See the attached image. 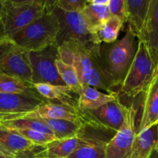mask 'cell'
Returning a JSON list of instances; mask_svg holds the SVG:
<instances>
[{
	"label": "cell",
	"instance_id": "6da1fadb",
	"mask_svg": "<svg viewBox=\"0 0 158 158\" xmlns=\"http://www.w3.org/2000/svg\"><path fill=\"white\" fill-rule=\"evenodd\" d=\"M100 46L75 40L66 42L58 47L59 58L75 69L82 85L116 94L102 63Z\"/></svg>",
	"mask_w": 158,
	"mask_h": 158
},
{
	"label": "cell",
	"instance_id": "7a4b0ae2",
	"mask_svg": "<svg viewBox=\"0 0 158 158\" xmlns=\"http://www.w3.org/2000/svg\"><path fill=\"white\" fill-rule=\"evenodd\" d=\"M136 35L129 27L123 37L100 46V56L113 89L120 86L136 53Z\"/></svg>",
	"mask_w": 158,
	"mask_h": 158
},
{
	"label": "cell",
	"instance_id": "3957f363",
	"mask_svg": "<svg viewBox=\"0 0 158 158\" xmlns=\"http://www.w3.org/2000/svg\"><path fill=\"white\" fill-rule=\"evenodd\" d=\"M47 12L46 1L3 0L2 21L5 36L12 39Z\"/></svg>",
	"mask_w": 158,
	"mask_h": 158
},
{
	"label": "cell",
	"instance_id": "277c9868",
	"mask_svg": "<svg viewBox=\"0 0 158 158\" xmlns=\"http://www.w3.org/2000/svg\"><path fill=\"white\" fill-rule=\"evenodd\" d=\"M59 31L58 19L51 11L31 23L12 40L26 50L38 51L56 45Z\"/></svg>",
	"mask_w": 158,
	"mask_h": 158
},
{
	"label": "cell",
	"instance_id": "5b68a950",
	"mask_svg": "<svg viewBox=\"0 0 158 158\" xmlns=\"http://www.w3.org/2000/svg\"><path fill=\"white\" fill-rule=\"evenodd\" d=\"M154 65L144 43L138 40L135 56L120 85V92L131 98L143 93L149 84Z\"/></svg>",
	"mask_w": 158,
	"mask_h": 158
},
{
	"label": "cell",
	"instance_id": "8992f818",
	"mask_svg": "<svg viewBox=\"0 0 158 158\" xmlns=\"http://www.w3.org/2000/svg\"><path fill=\"white\" fill-rule=\"evenodd\" d=\"M0 73L18 77L32 86L29 51L6 36L0 39Z\"/></svg>",
	"mask_w": 158,
	"mask_h": 158
},
{
	"label": "cell",
	"instance_id": "52a82bcc",
	"mask_svg": "<svg viewBox=\"0 0 158 158\" xmlns=\"http://www.w3.org/2000/svg\"><path fill=\"white\" fill-rule=\"evenodd\" d=\"M32 70V85L34 83H50L66 86L59 76L56 60L59 58L58 47L56 45L38 51H29Z\"/></svg>",
	"mask_w": 158,
	"mask_h": 158
},
{
	"label": "cell",
	"instance_id": "ba28073f",
	"mask_svg": "<svg viewBox=\"0 0 158 158\" xmlns=\"http://www.w3.org/2000/svg\"><path fill=\"white\" fill-rule=\"evenodd\" d=\"M137 114L134 104L127 106L123 125L106 144L105 158H129L137 136Z\"/></svg>",
	"mask_w": 158,
	"mask_h": 158
},
{
	"label": "cell",
	"instance_id": "9c48e42d",
	"mask_svg": "<svg viewBox=\"0 0 158 158\" xmlns=\"http://www.w3.org/2000/svg\"><path fill=\"white\" fill-rule=\"evenodd\" d=\"M52 12L60 23V31L56 43L57 47L72 40L94 43V37L88 29L81 12H66L56 7L52 9Z\"/></svg>",
	"mask_w": 158,
	"mask_h": 158
},
{
	"label": "cell",
	"instance_id": "30bf717a",
	"mask_svg": "<svg viewBox=\"0 0 158 158\" xmlns=\"http://www.w3.org/2000/svg\"><path fill=\"white\" fill-rule=\"evenodd\" d=\"M85 117L84 112L80 111L77 106L69 103L46 101L32 110L1 117L0 120L16 119H61L71 121H82L84 120Z\"/></svg>",
	"mask_w": 158,
	"mask_h": 158
},
{
	"label": "cell",
	"instance_id": "8fae6325",
	"mask_svg": "<svg viewBox=\"0 0 158 158\" xmlns=\"http://www.w3.org/2000/svg\"><path fill=\"white\" fill-rule=\"evenodd\" d=\"M126 107L120 101L119 97H117L114 100L98 109L84 113L91 121L100 127L116 133L124 121Z\"/></svg>",
	"mask_w": 158,
	"mask_h": 158
},
{
	"label": "cell",
	"instance_id": "7c38bea8",
	"mask_svg": "<svg viewBox=\"0 0 158 158\" xmlns=\"http://www.w3.org/2000/svg\"><path fill=\"white\" fill-rule=\"evenodd\" d=\"M143 102L137 134L158 123V64L149 84L143 91Z\"/></svg>",
	"mask_w": 158,
	"mask_h": 158
},
{
	"label": "cell",
	"instance_id": "4fadbf2b",
	"mask_svg": "<svg viewBox=\"0 0 158 158\" xmlns=\"http://www.w3.org/2000/svg\"><path fill=\"white\" fill-rule=\"evenodd\" d=\"M46 101L35 91L25 94H0V118L31 111Z\"/></svg>",
	"mask_w": 158,
	"mask_h": 158
},
{
	"label": "cell",
	"instance_id": "5bb4252c",
	"mask_svg": "<svg viewBox=\"0 0 158 158\" xmlns=\"http://www.w3.org/2000/svg\"><path fill=\"white\" fill-rule=\"evenodd\" d=\"M149 52L154 68L158 61V0H151L143 29L138 37Z\"/></svg>",
	"mask_w": 158,
	"mask_h": 158
},
{
	"label": "cell",
	"instance_id": "9a60e30c",
	"mask_svg": "<svg viewBox=\"0 0 158 158\" xmlns=\"http://www.w3.org/2000/svg\"><path fill=\"white\" fill-rule=\"evenodd\" d=\"M40 147L29 141L19 133L10 128L0 126V154L7 157L41 149Z\"/></svg>",
	"mask_w": 158,
	"mask_h": 158
},
{
	"label": "cell",
	"instance_id": "2e32d148",
	"mask_svg": "<svg viewBox=\"0 0 158 158\" xmlns=\"http://www.w3.org/2000/svg\"><path fill=\"white\" fill-rule=\"evenodd\" d=\"M117 97H118L117 93L110 94L93 86L82 85L78 93L77 107L82 112L94 110L114 100Z\"/></svg>",
	"mask_w": 158,
	"mask_h": 158
},
{
	"label": "cell",
	"instance_id": "e0dca14e",
	"mask_svg": "<svg viewBox=\"0 0 158 158\" xmlns=\"http://www.w3.org/2000/svg\"><path fill=\"white\" fill-rule=\"evenodd\" d=\"M151 0H125L126 22L128 27L138 37L143 29Z\"/></svg>",
	"mask_w": 158,
	"mask_h": 158
},
{
	"label": "cell",
	"instance_id": "ac0fdd59",
	"mask_svg": "<svg viewBox=\"0 0 158 158\" xmlns=\"http://www.w3.org/2000/svg\"><path fill=\"white\" fill-rule=\"evenodd\" d=\"M157 139V125L137 134L129 158H148L155 149Z\"/></svg>",
	"mask_w": 158,
	"mask_h": 158
},
{
	"label": "cell",
	"instance_id": "d6986e66",
	"mask_svg": "<svg viewBox=\"0 0 158 158\" xmlns=\"http://www.w3.org/2000/svg\"><path fill=\"white\" fill-rule=\"evenodd\" d=\"M125 22L117 16L110 15L103 23L98 26L94 32V44L101 45L102 43H112L117 40L119 33Z\"/></svg>",
	"mask_w": 158,
	"mask_h": 158
},
{
	"label": "cell",
	"instance_id": "ffe728a7",
	"mask_svg": "<svg viewBox=\"0 0 158 158\" xmlns=\"http://www.w3.org/2000/svg\"><path fill=\"white\" fill-rule=\"evenodd\" d=\"M41 120L47 125L58 140H63L76 137L80 134L86 122V117L82 121H71L61 119H43Z\"/></svg>",
	"mask_w": 158,
	"mask_h": 158
},
{
	"label": "cell",
	"instance_id": "44dd1931",
	"mask_svg": "<svg viewBox=\"0 0 158 158\" xmlns=\"http://www.w3.org/2000/svg\"><path fill=\"white\" fill-rule=\"evenodd\" d=\"M32 88L40 97L47 101H57L58 103L73 104L71 103V94H73V92L66 86L40 83L32 84Z\"/></svg>",
	"mask_w": 158,
	"mask_h": 158
},
{
	"label": "cell",
	"instance_id": "7402d4cb",
	"mask_svg": "<svg viewBox=\"0 0 158 158\" xmlns=\"http://www.w3.org/2000/svg\"><path fill=\"white\" fill-rule=\"evenodd\" d=\"M81 13L92 35L98 26L110 16L107 5L95 6L91 4L89 0H87L86 6L81 11Z\"/></svg>",
	"mask_w": 158,
	"mask_h": 158
},
{
	"label": "cell",
	"instance_id": "603a6c76",
	"mask_svg": "<svg viewBox=\"0 0 158 158\" xmlns=\"http://www.w3.org/2000/svg\"><path fill=\"white\" fill-rule=\"evenodd\" d=\"M0 126L6 127L13 130L25 129L39 131L48 135L54 136L53 133L47 127V125L41 120L34 119H16V120H0ZM55 137V136H54Z\"/></svg>",
	"mask_w": 158,
	"mask_h": 158
},
{
	"label": "cell",
	"instance_id": "cb8c5ba5",
	"mask_svg": "<svg viewBox=\"0 0 158 158\" xmlns=\"http://www.w3.org/2000/svg\"><path fill=\"white\" fill-rule=\"evenodd\" d=\"M56 66L59 76L64 84L69 87L73 94H78L82 84L75 69L70 64L65 63L60 58H57L56 60Z\"/></svg>",
	"mask_w": 158,
	"mask_h": 158
},
{
	"label": "cell",
	"instance_id": "d4e9b609",
	"mask_svg": "<svg viewBox=\"0 0 158 158\" xmlns=\"http://www.w3.org/2000/svg\"><path fill=\"white\" fill-rule=\"evenodd\" d=\"M33 91L32 86L21 79L0 73V94H25Z\"/></svg>",
	"mask_w": 158,
	"mask_h": 158
},
{
	"label": "cell",
	"instance_id": "484cf974",
	"mask_svg": "<svg viewBox=\"0 0 158 158\" xmlns=\"http://www.w3.org/2000/svg\"><path fill=\"white\" fill-rule=\"evenodd\" d=\"M14 131L19 133L26 140L40 147H46L58 140V139L54 136L48 135V134H43L39 131H32V130L18 129L14 130Z\"/></svg>",
	"mask_w": 158,
	"mask_h": 158
},
{
	"label": "cell",
	"instance_id": "4316f807",
	"mask_svg": "<svg viewBox=\"0 0 158 158\" xmlns=\"http://www.w3.org/2000/svg\"><path fill=\"white\" fill-rule=\"evenodd\" d=\"M105 143L83 147L74 151L67 158H105Z\"/></svg>",
	"mask_w": 158,
	"mask_h": 158
},
{
	"label": "cell",
	"instance_id": "83f0119b",
	"mask_svg": "<svg viewBox=\"0 0 158 158\" xmlns=\"http://www.w3.org/2000/svg\"><path fill=\"white\" fill-rule=\"evenodd\" d=\"M86 0H56L54 8H58L66 12H81L86 6Z\"/></svg>",
	"mask_w": 158,
	"mask_h": 158
},
{
	"label": "cell",
	"instance_id": "f1b7e54d",
	"mask_svg": "<svg viewBox=\"0 0 158 158\" xmlns=\"http://www.w3.org/2000/svg\"><path fill=\"white\" fill-rule=\"evenodd\" d=\"M107 6L110 15L119 17L126 23L125 0H108Z\"/></svg>",
	"mask_w": 158,
	"mask_h": 158
},
{
	"label": "cell",
	"instance_id": "f546056e",
	"mask_svg": "<svg viewBox=\"0 0 158 158\" xmlns=\"http://www.w3.org/2000/svg\"><path fill=\"white\" fill-rule=\"evenodd\" d=\"M43 148H41V149L36 150V151H28V152L23 153V154H19V155H17L15 156V157H8V158H41V157H39L38 156H37V154H38L41 150H43Z\"/></svg>",
	"mask_w": 158,
	"mask_h": 158
},
{
	"label": "cell",
	"instance_id": "4dcf8cb0",
	"mask_svg": "<svg viewBox=\"0 0 158 158\" xmlns=\"http://www.w3.org/2000/svg\"><path fill=\"white\" fill-rule=\"evenodd\" d=\"M2 11H3V0H0V31L4 32V28H3L2 21Z\"/></svg>",
	"mask_w": 158,
	"mask_h": 158
},
{
	"label": "cell",
	"instance_id": "1f68e13d",
	"mask_svg": "<svg viewBox=\"0 0 158 158\" xmlns=\"http://www.w3.org/2000/svg\"><path fill=\"white\" fill-rule=\"evenodd\" d=\"M89 2L95 6H104L108 4V0H89Z\"/></svg>",
	"mask_w": 158,
	"mask_h": 158
},
{
	"label": "cell",
	"instance_id": "d6a6232c",
	"mask_svg": "<svg viewBox=\"0 0 158 158\" xmlns=\"http://www.w3.org/2000/svg\"><path fill=\"white\" fill-rule=\"evenodd\" d=\"M148 158H158V153L157 151V150L154 149L152 151V152L151 153L150 156L148 157Z\"/></svg>",
	"mask_w": 158,
	"mask_h": 158
},
{
	"label": "cell",
	"instance_id": "836d02e7",
	"mask_svg": "<svg viewBox=\"0 0 158 158\" xmlns=\"http://www.w3.org/2000/svg\"><path fill=\"white\" fill-rule=\"evenodd\" d=\"M155 149L157 150V151L158 153V123H157V144H156Z\"/></svg>",
	"mask_w": 158,
	"mask_h": 158
},
{
	"label": "cell",
	"instance_id": "e575fe53",
	"mask_svg": "<svg viewBox=\"0 0 158 158\" xmlns=\"http://www.w3.org/2000/svg\"><path fill=\"white\" fill-rule=\"evenodd\" d=\"M0 158H8V157H6V156L2 155V154H0Z\"/></svg>",
	"mask_w": 158,
	"mask_h": 158
},
{
	"label": "cell",
	"instance_id": "d590c367",
	"mask_svg": "<svg viewBox=\"0 0 158 158\" xmlns=\"http://www.w3.org/2000/svg\"><path fill=\"white\" fill-rule=\"evenodd\" d=\"M157 64H158V61H157Z\"/></svg>",
	"mask_w": 158,
	"mask_h": 158
}]
</instances>
